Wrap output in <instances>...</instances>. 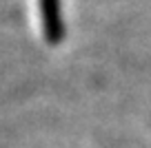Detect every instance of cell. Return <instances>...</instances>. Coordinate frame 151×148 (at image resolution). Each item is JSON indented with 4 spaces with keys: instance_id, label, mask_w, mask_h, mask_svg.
<instances>
[{
    "instance_id": "obj_1",
    "label": "cell",
    "mask_w": 151,
    "mask_h": 148,
    "mask_svg": "<svg viewBox=\"0 0 151 148\" xmlns=\"http://www.w3.org/2000/svg\"><path fill=\"white\" fill-rule=\"evenodd\" d=\"M40 20H42V36L49 44H60L65 40V20H62L60 0H38Z\"/></svg>"
}]
</instances>
